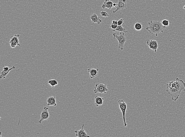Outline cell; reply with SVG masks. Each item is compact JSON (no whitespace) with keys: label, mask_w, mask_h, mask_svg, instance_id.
Here are the masks:
<instances>
[{"label":"cell","mask_w":185,"mask_h":137,"mask_svg":"<svg viewBox=\"0 0 185 137\" xmlns=\"http://www.w3.org/2000/svg\"><path fill=\"white\" fill-rule=\"evenodd\" d=\"M88 71L90 74V78L93 79L96 77L98 76V69H94V68H89L88 69Z\"/></svg>","instance_id":"11"},{"label":"cell","mask_w":185,"mask_h":137,"mask_svg":"<svg viewBox=\"0 0 185 137\" xmlns=\"http://www.w3.org/2000/svg\"><path fill=\"white\" fill-rule=\"evenodd\" d=\"M100 14L102 16L104 17H106V18H107L108 16H110L109 14H108V13H107L106 11H101Z\"/></svg>","instance_id":"21"},{"label":"cell","mask_w":185,"mask_h":137,"mask_svg":"<svg viewBox=\"0 0 185 137\" xmlns=\"http://www.w3.org/2000/svg\"><path fill=\"white\" fill-rule=\"evenodd\" d=\"M84 127V124H83L81 130H79L75 131L74 132L75 133L76 136L78 137H90V136L88 134L87 132L83 128Z\"/></svg>","instance_id":"10"},{"label":"cell","mask_w":185,"mask_h":137,"mask_svg":"<svg viewBox=\"0 0 185 137\" xmlns=\"http://www.w3.org/2000/svg\"><path fill=\"white\" fill-rule=\"evenodd\" d=\"M124 23V20L123 18H121V19H120V20L118 21V26L122 25Z\"/></svg>","instance_id":"22"},{"label":"cell","mask_w":185,"mask_h":137,"mask_svg":"<svg viewBox=\"0 0 185 137\" xmlns=\"http://www.w3.org/2000/svg\"><path fill=\"white\" fill-rule=\"evenodd\" d=\"M161 21L162 25L164 27H169L170 24V22L168 20L165 19V20H163Z\"/></svg>","instance_id":"20"},{"label":"cell","mask_w":185,"mask_h":137,"mask_svg":"<svg viewBox=\"0 0 185 137\" xmlns=\"http://www.w3.org/2000/svg\"><path fill=\"white\" fill-rule=\"evenodd\" d=\"M118 103L119 105V108L121 111L123 116V121H124V127L128 126L126 119V113L127 108V104L124 100H119L118 101Z\"/></svg>","instance_id":"4"},{"label":"cell","mask_w":185,"mask_h":137,"mask_svg":"<svg viewBox=\"0 0 185 137\" xmlns=\"http://www.w3.org/2000/svg\"><path fill=\"white\" fill-rule=\"evenodd\" d=\"M134 28L137 31H140L142 28V26L141 23H137L134 25Z\"/></svg>","instance_id":"19"},{"label":"cell","mask_w":185,"mask_h":137,"mask_svg":"<svg viewBox=\"0 0 185 137\" xmlns=\"http://www.w3.org/2000/svg\"><path fill=\"white\" fill-rule=\"evenodd\" d=\"M147 44L150 49L154 51L155 52H157V49L159 47L158 41L156 40H148L146 41Z\"/></svg>","instance_id":"7"},{"label":"cell","mask_w":185,"mask_h":137,"mask_svg":"<svg viewBox=\"0 0 185 137\" xmlns=\"http://www.w3.org/2000/svg\"><path fill=\"white\" fill-rule=\"evenodd\" d=\"M118 26V25H116L112 24H111V27H110V28H112V30H115V29Z\"/></svg>","instance_id":"23"},{"label":"cell","mask_w":185,"mask_h":137,"mask_svg":"<svg viewBox=\"0 0 185 137\" xmlns=\"http://www.w3.org/2000/svg\"><path fill=\"white\" fill-rule=\"evenodd\" d=\"M117 5H118V4L115 3H113V7H115L116 8V7H117Z\"/></svg>","instance_id":"26"},{"label":"cell","mask_w":185,"mask_h":137,"mask_svg":"<svg viewBox=\"0 0 185 137\" xmlns=\"http://www.w3.org/2000/svg\"><path fill=\"white\" fill-rule=\"evenodd\" d=\"M111 24H112L116 25H118V21H117L115 20H112L111 22Z\"/></svg>","instance_id":"25"},{"label":"cell","mask_w":185,"mask_h":137,"mask_svg":"<svg viewBox=\"0 0 185 137\" xmlns=\"http://www.w3.org/2000/svg\"><path fill=\"white\" fill-rule=\"evenodd\" d=\"M15 68H16V67H15V66L14 65L12 68H10V69L8 70H3V71L1 72V76H0L1 79H2V78L5 79L7 75L8 74V73L10 72V71L11 70H13V69H15Z\"/></svg>","instance_id":"16"},{"label":"cell","mask_w":185,"mask_h":137,"mask_svg":"<svg viewBox=\"0 0 185 137\" xmlns=\"http://www.w3.org/2000/svg\"><path fill=\"white\" fill-rule=\"evenodd\" d=\"M127 7V1L126 0H118V3L115 10L112 11V12L116 13L120 10L126 9Z\"/></svg>","instance_id":"9"},{"label":"cell","mask_w":185,"mask_h":137,"mask_svg":"<svg viewBox=\"0 0 185 137\" xmlns=\"http://www.w3.org/2000/svg\"><path fill=\"white\" fill-rule=\"evenodd\" d=\"M109 91L106 84L98 83L96 84L95 86L94 92L95 93H106Z\"/></svg>","instance_id":"5"},{"label":"cell","mask_w":185,"mask_h":137,"mask_svg":"<svg viewBox=\"0 0 185 137\" xmlns=\"http://www.w3.org/2000/svg\"><path fill=\"white\" fill-rule=\"evenodd\" d=\"M117 31L120 32H123L124 33H128V31H126L124 28L122 27V25H120V26H118L116 28L115 30H112V32H115V31Z\"/></svg>","instance_id":"17"},{"label":"cell","mask_w":185,"mask_h":137,"mask_svg":"<svg viewBox=\"0 0 185 137\" xmlns=\"http://www.w3.org/2000/svg\"><path fill=\"white\" fill-rule=\"evenodd\" d=\"M183 8L185 10V5L183 7Z\"/></svg>","instance_id":"27"},{"label":"cell","mask_w":185,"mask_h":137,"mask_svg":"<svg viewBox=\"0 0 185 137\" xmlns=\"http://www.w3.org/2000/svg\"><path fill=\"white\" fill-rule=\"evenodd\" d=\"M3 67V70H4L8 71L10 69V68L8 66H5L4 65Z\"/></svg>","instance_id":"24"},{"label":"cell","mask_w":185,"mask_h":137,"mask_svg":"<svg viewBox=\"0 0 185 137\" xmlns=\"http://www.w3.org/2000/svg\"><path fill=\"white\" fill-rule=\"evenodd\" d=\"M104 98L101 97L96 96L95 97V104L97 107H99V105H102L104 103Z\"/></svg>","instance_id":"15"},{"label":"cell","mask_w":185,"mask_h":137,"mask_svg":"<svg viewBox=\"0 0 185 137\" xmlns=\"http://www.w3.org/2000/svg\"><path fill=\"white\" fill-rule=\"evenodd\" d=\"M113 2L110 1V0H105L102 7L104 9H105V8H108L109 10H111L112 7H113Z\"/></svg>","instance_id":"13"},{"label":"cell","mask_w":185,"mask_h":137,"mask_svg":"<svg viewBox=\"0 0 185 137\" xmlns=\"http://www.w3.org/2000/svg\"><path fill=\"white\" fill-rule=\"evenodd\" d=\"M49 108L47 107H44L43 111L40 115V118L39 120V123H41L43 121L48 119L49 118V114L48 111Z\"/></svg>","instance_id":"8"},{"label":"cell","mask_w":185,"mask_h":137,"mask_svg":"<svg viewBox=\"0 0 185 137\" xmlns=\"http://www.w3.org/2000/svg\"><path fill=\"white\" fill-rule=\"evenodd\" d=\"M47 103L48 106H50V105H53L54 106H57L55 97L53 96L49 97L47 98Z\"/></svg>","instance_id":"14"},{"label":"cell","mask_w":185,"mask_h":137,"mask_svg":"<svg viewBox=\"0 0 185 137\" xmlns=\"http://www.w3.org/2000/svg\"><path fill=\"white\" fill-rule=\"evenodd\" d=\"M113 36L115 38L117 39V40L119 42L118 48L121 49L122 50H124V46L125 42L127 41L124 33L123 32H121L119 35H118L116 33H114L113 34Z\"/></svg>","instance_id":"3"},{"label":"cell","mask_w":185,"mask_h":137,"mask_svg":"<svg viewBox=\"0 0 185 137\" xmlns=\"http://www.w3.org/2000/svg\"><path fill=\"white\" fill-rule=\"evenodd\" d=\"M20 37V34H15L11 37L10 40L9 41V44L11 48H15L16 46H20L19 42V37Z\"/></svg>","instance_id":"6"},{"label":"cell","mask_w":185,"mask_h":137,"mask_svg":"<svg viewBox=\"0 0 185 137\" xmlns=\"http://www.w3.org/2000/svg\"><path fill=\"white\" fill-rule=\"evenodd\" d=\"M91 19L94 23H96L100 24L102 22V20L99 17H98L96 14H93L91 16Z\"/></svg>","instance_id":"12"},{"label":"cell","mask_w":185,"mask_h":137,"mask_svg":"<svg viewBox=\"0 0 185 137\" xmlns=\"http://www.w3.org/2000/svg\"><path fill=\"white\" fill-rule=\"evenodd\" d=\"M148 27L146 28V30L151 34H155L157 37L160 33H163L164 29L166 27L162 25L161 21L157 20L151 21L148 23Z\"/></svg>","instance_id":"2"},{"label":"cell","mask_w":185,"mask_h":137,"mask_svg":"<svg viewBox=\"0 0 185 137\" xmlns=\"http://www.w3.org/2000/svg\"><path fill=\"white\" fill-rule=\"evenodd\" d=\"M48 84L52 87V88H54L56 85H58V82L56 80H49L48 81Z\"/></svg>","instance_id":"18"},{"label":"cell","mask_w":185,"mask_h":137,"mask_svg":"<svg viewBox=\"0 0 185 137\" xmlns=\"http://www.w3.org/2000/svg\"><path fill=\"white\" fill-rule=\"evenodd\" d=\"M182 91H185V83L178 78L175 81H171L166 84V91L174 101H176L178 99Z\"/></svg>","instance_id":"1"},{"label":"cell","mask_w":185,"mask_h":137,"mask_svg":"<svg viewBox=\"0 0 185 137\" xmlns=\"http://www.w3.org/2000/svg\"><path fill=\"white\" fill-rule=\"evenodd\" d=\"M126 1H127V0H126Z\"/></svg>","instance_id":"28"}]
</instances>
